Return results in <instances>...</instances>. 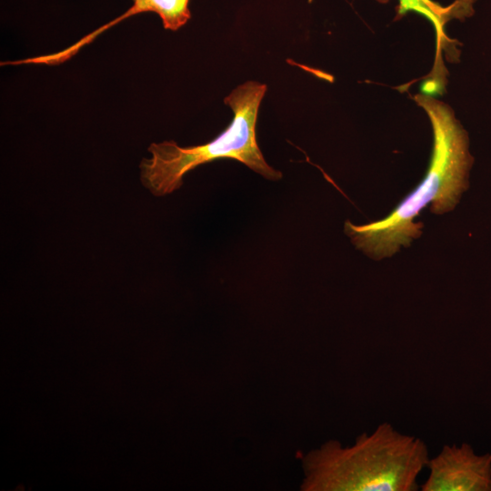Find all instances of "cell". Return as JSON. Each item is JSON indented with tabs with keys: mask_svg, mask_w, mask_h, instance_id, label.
Segmentation results:
<instances>
[{
	"mask_svg": "<svg viewBox=\"0 0 491 491\" xmlns=\"http://www.w3.org/2000/svg\"><path fill=\"white\" fill-rule=\"evenodd\" d=\"M414 100L426 113L433 130V150L422 181L385 218L357 225L346 221L345 232L353 244L375 259L391 256L422 235L419 213L431 204V212L444 214L455 208L468 186L473 164L468 136L454 111L446 103L418 94Z\"/></svg>",
	"mask_w": 491,
	"mask_h": 491,
	"instance_id": "6da1fadb",
	"label": "cell"
},
{
	"mask_svg": "<svg viewBox=\"0 0 491 491\" xmlns=\"http://www.w3.org/2000/svg\"><path fill=\"white\" fill-rule=\"evenodd\" d=\"M419 437L383 422L343 446L330 440L303 458L306 491H416L417 479L429 461Z\"/></svg>",
	"mask_w": 491,
	"mask_h": 491,
	"instance_id": "7a4b0ae2",
	"label": "cell"
},
{
	"mask_svg": "<svg viewBox=\"0 0 491 491\" xmlns=\"http://www.w3.org/2000/svg\"><path fill=\"white\" fill-rule=\"evenodd\" d=\"M267 86L247 81L236 86L224 103L233 112V120L215 138L203 145L182 147L175 141L152 143L150 158L140 164V178L154 195H166L179 189L184 175L198 165L217 159H235L268 180L282 178L271 167L258 146L256 125L260 104Z\"/></svg>",
	"mask_w": 491,
	"mask_h": 491,
	"instance_id": "3957f363",
	"label": "cell"
},
{
	"mask_svg": "<svg viewBox=\"0 0 491 491\" xmlns=\"http://www.w3.org/2000/svg\"><path fill=\"white\" fill-rule=\"evenodd\" d=\"M426 467L422 491H491V454L476 455L467 443L444 445Z\"/></svg>",
	"mask_w": 491,
	"mask_h": 491,
	"instance_id": "277c9868",
	"label": "cell"
},
{
	"mask_svg": "<svg viewBox=\"0 0 491 491\" xmlns=\"http://www.w3.org/2000/svg\"><path fill=\"white\" fill-rule=\"evenodd\" d=\"M380 3H387L388 0H377ZM476 0H456L450 5L443 6L433 0H398L396 7L397 17L408 13H416L423 15L433 25L437 45L444 42L445 26L452 18H465L474 13L473 5Z\"/></svg>",
	"mask_w": 491,
	"mask_h": 491,
	"instance_id": "5b68a950",
	"label": "cell"
},
{
	"mask_svg": "<svg viewBox=\"0 0 491 491\" xmlns=\"http://www.w3.org/2000/svg\"><path fill=\"white\" fill-rule=\"evenodd\" d=\"M190 0H135L133 5L115 20L92 33L87 37L92 41L98 34L132 15L153 12L160 17L166 30L176 31L184 26L191 17L189 10Z\"/></svg>",
	"mask_w": 491,
	"mask_h": 491,
	"instance_id": "8992f818",
	"label": "cell"
},
{
	"mask_svg": "<svg viewBox=\"0 0 491 491\" xmlns=\"http://www.w3.org/2000/svg\"><path fill=\"white\" fill-rule=\"evenodd\" d=\"M135 1V0H133V2Z\"/></svg>",
	"mask_w": 491,
	"mask_h": 491,
	"instance_id": "52a82bcc",
	"label": "cell"
}]
</instances>
